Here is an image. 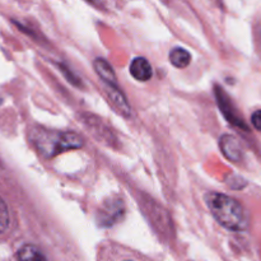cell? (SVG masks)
Listing matches in <instances>:
<instances>
[{
	"instance_id": "5",
	"label": "cell",
	"mask_w": 261,
	"mask_h": 261,
	"mask_svg": "<svg viewBox=\"0 0 261 261\" xmlns=\"http://www.w3.org/2000/svg\"><path fill=\"white\" fill-rule=\"evenodd\" d=\"M94 69H96L97 74L101 76L102 81L109 83L110 86L116 82V76H115V73L114 70H112L111 65H110L106 60H103V59H97V60L94 61Z\"/></svg>"
},
{
	"instance_id": "1",
	"label": "cell",
	"mask_w": 261,
	"mask_h": 261,
	"mask_svg": "<svg viewBox=\"0 0 261 261\" xmlns=\"http://www.w3.org/2000/svg\"><path fill=\"white\" fill-rule=\"evenodd\" d=\"M205 201L214 218L223 227L231 231H244L247 228V214L236 199L224 194L211 193L206 195Z\"/></svg>"
},
{
	"instance_id": "8",
	"label": "cell",
	"mask_w": 261,
	"mask_h": 261,
	"mask_svg": "<svg viewBox=\"0 0 261 261\" xmlns=\"http://www.w3.org/2000/svg\"><path fill=\"white\" fill-rule=\"evenodd\" d=\"M8 224V213L7 208L3 203H0V231L5 229Z\"/></svg>"
},
{
	"instance_id": "9",
	"label": "cell",
	"mask_w": 261,
	"mask_h": 261,
	"mask_svg": "<svg viewBox=\"0 0 261 261\" xmlns=\"http://www.w3.org/2000/svg\"><path fill=\"white\" fill-rule=\"evenodd\" d=\"M251 121H252V125L255 126V129L261 132V110L254 112V115H252L251 117Z\"/></svg>"
},
{
	"instance_id": "6",
	"label": "cell",
	"mask_w": 261,
	"mask_h": 261,
	"mask_svg": "<svg viewBox=\"0 0 261 261\" xmlns=\"http://www.w3.org/2000/svg\"><path fill=\"white\" fill-rule=\"evenodd\" d=\"M170 61L176 68H185L190 64L191 55L188 50L181 47H175L170 53Z\"/></svg>"
},
{
	"instance_id": "7",
	"label": "cell",
	"mask_w": 261,
	"mask_h": 261,
	"mask_svg": "<svg viewBox=\"0 0 261 261\" xmlns=\"http://www.w3.org/2000/svg\"><path fill=\"white\" fill-rule=\"evenodd\" d=\"M18 261H47L42 252L32 245H25L18 251Z\"/></svg>"
},
{
	"instance_id": "4",
	"label": "cell",
	"mask_w": 261,
	"mask_h": 261,
	"mask_svg": "<svg viewBox=\"0 0 261 261\" xmlns=\"http://www.w3.org/2000/svg\"><path fill=\"white\" fill-rule=\"evenodd\" d=\"M130 74L139 82H147L152 78V66L144 58H135L130 64Z\"/></svg>"
},
{
	"instance_id": "2",
	"label": "cell",
	"mask_w": 261,
	"mask_h": 261,
	"mask_svg": "<svg viewBox=\"0 0 261 261\" xmlns=\"http://www.w3.org/2000/svg\"><path fill=\"white\" fill-rule=\"evenodd\" d=\"M35 143L43 154L54 157L64 150L81 148L83 145V139L75 133L38 132L36 133Z\"/></svg>"
},
{
	"instance_id": "3",
	"label": "cell",
	"mask_w": 261,
	"mask_h": 261,
	"mask_svg": "<svg viewBox=\"0 0 261 261\" xmlns=\"http://www.w3.org/2000/svg\"><path fill=\"white\" fill-rule=\"evenodd\" d=\"M219 145H221L223 154L229 161L240 162L242 160L244 152H242L241 144H240V142L234 137H232V135H223L221 140H219Z\"/></svg>"
}]
</instances>
